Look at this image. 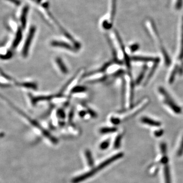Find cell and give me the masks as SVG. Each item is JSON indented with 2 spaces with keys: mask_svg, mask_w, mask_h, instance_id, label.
I'll return each instance as SVG.
<instances>
[{
  "mask_svg": "<svg viewBox=\"0 0 183 183\" xmlns=\"http://www.w3.org/2000/svg\"><path fill=\"white\" fill-rule=\"evenodd\" d=\"M182 4V0H177V9H180Z\"/></svg>",
  "mask_w": 183,
  "mask_h": 183,
  "instance_id": "cell-31",
  "label": "cell"
},
{
  "mask_svg": "<svg viewBox=\"0 0 183 183\" xmlns=\"http://www.w3.org/2000/svg\"><path fill=\"white\" fill-rule=\"evenodd\" d=\"M102 24L103 28L104 29V30H109L112 28V24H110V22L107 21H103Z\"/></svg>",
  "mask_w": 183,
  "mask_h": 183,
  "instance_id": "cell-21",
  "label": "cell"
},
{
  "mask_svg": "<svg viewBox=\"0 0 183 183\" xmlns=\"http://www.w3.org/2000/svg\"><path fill=\"white\" fill-rule=\"evenodd\" d=\"M163 133L164 131L163 130H159L155 131V132H154V135L156 137H160V136H161L163 134Z\"/></svg>",
  "mask_w": 183,
  "mask_h": 183,
  "instance_id": "cell-29",
  "label": "cell"
},
{
  "mask_svg": "<svg viewBox=\"0 0 183 183\" xmlns=\"http://www.w3.org/2000/svg\"><path fill=\"white\" fill-rule=\"evenodd\" d=\"M88 90L86 86L81 85H76L74 86L70 91V94L71 95H80L84 94Z\"/></svg>",
  "mask_w": 183,
  "mask_h": 183,
  "instance_id": "cell-10",
  "label": "cell"
},
{
  "mask_svg": "<svg viewBox=\"0 0 183 183\" xmlns=\"http://www.w3.org/2000/svg\"><path fill=\"white\" fill-rule=\"evenodd\" d=\"M55 63L58 70L60 71L61 73H62V74L66 75L68 73V68H67L66 65L64 61L62 60V59L60 57H57L55 59Z\"/></svg>",
  "mask_w": 183,
  "mask_h": 183,
  "instance_id": "cell-7",
  "label": "cell"
},
{
  "mask_svg": "<svg viewBox=\"0 0 183 183\" xmlns=\"http://www.w3.org/2000/svg\"><path fill=\"white\" fill-rule=\"evenodd\" d=\"M141 121L142 123L145 124L150 125L152 127H159L161 125V123L158 121H155L154 120L151 119L147 117H143L141 119Z\"/></svg>",
  "mask_w": 183,
  "mask_h": 183,
  "instance_id": "cell-13",
  "label": "cell"
},
{
  "mask_svg": "<svg viewBox=\"0 0 183 183\" xmlns=\"http://www.w3.org/2000/svg\"><path fill=\"white\" fill-rule=\"evenodd\" d=\"M29 10V7L28 6L24 7L22 9V13L21 14V22L22 28H25L27 24V15Z\"/></svg>",
  "mask_w": 183,
  "mask_h": 183,
  "instance_id": "cell-11",
  "label": "cell"
},
{
  "mask_svg": "<svg viewBox=\"0 0 183 183\" xmlns=\"http://www.w3.org/2000/svg\"><path fill=\"white\" fill-rule=\"evenodd\" d=\"M123 154L122 153L116 154V155H115V156H113L112 157L109 158L108 159L104 161V162H103L102 163L100 164L98 166H97L96 168H95L94 169L93 168L90 172L86 173L85 174H82V176H79L78 177H75L73 180V183H79V182H82V181H83L85 180H86V179H88L89 177H91V176H92L93 174L97 173L99 170L104 168V167H105V166H107L109 165L110 164L113 162L114 161H116L117 160L119 159L120 158H122L123 156Z\"/></svg>",
  "mask_w": 183,
  "mask_h": 183,
  "instance_id": "cell-1",
  "label": "cell"
},
{
  "mask_svg": "<svg viewBox=\"0 0 183 183\" xmlns=\"http://www.w3.org/2000/svg\"><path fill=\"white\" fill-rule=\"evenodd\" d=\"M17 82L9 75L6 74L0 69V86L3 88H9L13 85H17Z\"/></svg>",
  "mask_w": 183,
  "mask_h": 183,
  "instance_id": "cell-5",
  "label": "cell"
},
{
  "mask_svg": "<svg viewBox=\"0 0 183 183\" xmlns=\"http://www.w3.org/2000/svg\"><path fill=\"white\" fill-rule=\"evenodd\" d=\"M181 51L180 54V59H183V17L182 18V33H181Z\"/></svg>",
  "mask_w": 183,
  "mask_h": 183,
  "instance_id": "cell-19",
  "label": "cell"
},
{
  "mask_svg": "<svg viewBox=\"0 0 183 183\" xmlns=\"http://www.w3.org/2000/svg\"><path fill=\"white\" fill-rule=\"evenodd\" d=\"M147 69V67L144 66L143 67V70H142V71L140 72V74L139 75V76L137 78V79H136V85L140 84V82H142V80H143V78H144V74H145V72H146Z\"/></svg>",
  "mask_w": 183,
  "mask_h": 183,
  "instance_id": "cell-17",
  "label": "cell"
},
{
  "mask_svg": "<svg viewBox=\"0 0 183 183\" xmlns=\"http://www.w3.org/2000/svg\"><path fill=\"white\" fill-rule=\"evenodd\" d=\"M160 149H161V153L163 155H165L166 154L167 147L166 144L164 143H161L160 144Z\"/></svg>",
  "mask_w": 183,
  "mask_h": 183,
  "instance_id": "cell-24",
  "label": "cell"
},
{
  "mask_svg": "<svg viewBox=\"0 0 183 183\" xmlns=\"http://www.w3.org/2000/svg\"><path fill=\"white\" fill-rule=\"evenodd\" d=\"M131 59L133 61L142 62H153L154 63H159L160 62L159 58H158L142 57V56H133L131 57Z\"/></svg>",
  "mask_w": 183,
  "mask_h": 183,
  "instance_id": "cell-8",
  "label": "cell"
},
{
  "mask_svg": "<svg viewBox=\"0 0 183 183\" xmlns=\"http://www.w3.org/2000/svg\"><path fill=\"white\" fill-rule=\"evenodd\" d=\"M9 1L11 2V3H13L14 4L19 6L21 4V2L19 0H8Z\"/></svg>",
  "mask_w": 183,
  "mask_h": 183,
  "instance_id": "cell-30",
  "label": "cell"
},
{
  "mask_svg": "<svg viewBox=\"0 0 183 183\" xmlns=\"http://www.w3.org/2000/svg\"><path fill=\"white\" fill-rule=\"evenodd\" d=\"M177 67H176V68L174 69V70H173V71L172 72V74H171V75H170V80H169L170 83H173V81H174V78H175V76H176V74L177 73Z\"/></svg>",
  "mask_w": 183,
  "mask_h": 183,
  "instance_id": "cell-23",
  "label": "cell"
},
{
  "mask_svg": "<svg viewBox=\"0 0 183 183\" xmlns=\"http://www.w3.org/2000/svg\"><path fill=\"white\" fill-rule=\"evenodd\" d=\"M164 174L165 183H171V176L170 172V167L168 165H165L164 167Z\"/></svg>",
  "mask_w": 183,
  "mask_h": 183,
  "instance_id": "cell-15",
  "label": "cell"
},
{
  "mask_svg": "<svg viewBox=\"0 0 183 183\" xmlns=\"http://www.w3.org/2000/svg\"><path fill=\"white\" fill-rule=\"evenodd\" d=\"M168 162V158L166 155H163V156L161 158L160 163L165 165H167Z\"/></svg>",
  "mask_w": 183,
  "mask_h": 183,
  "instance_id": "cell-28",
  "label": "cell"
},
{
  "mask_svg": "<svg viewBox=\"0 0 183 183\" xmlns=\"http://www.w3.org/2000/svg\"><path fill=\"white\" fill-rule=\"evenodd\" d=\"M159 91L160 94L164 97V103L167 105L171 109L176 113H180L182 111V109L176 103L174 102L172 98L170 97V94L166 92L162 87H159Z\"/></svg>",
  "mask_w": 183,
  "mask_h": 183,
  "instance_id": "cell-3",
  "label": "cell"
},
{
  "mask_svg": "<svg viewBox=\"0 0 183 183\" xmlns=\"http://www.w3.org/2000/svg\"><path fill=\"white\" fill-rule=\"evenodd\" d=\"M158 63H154V65L152 67V69L151 70V71L150 72L148 76H147V78L146 79V82L147 83V82H149V80L153 76V75L154 74V73L155 72V70L156 69L157 67L158 66Z\"/></svg>",
  "mask_w": 183,
  "mask_h": 183,
  "instance_id": "cell-18",
  "label": "cell"
},
{
  "mask_svg": "<svg viewBox=\"0 0 183 183\" xmlns=\"http://www.w3.org/2000/svg\"><path fill=\"white\" fill-rule=\"evenodd\" d=\"M109 121L114 125H119L121 122V120L119 118L116 117V116H110L109 118Z\"/></svg>",
  "mask_w": 183,
  "mask_h": 183,
  "instance_id": "cell-20",
  "label": "cell"
},
{
  "mask_svg": "<svg viewBox=\"0 0 183 183\" xmlns=\"http://www.w3.org/2000/svg\"><path fill=\"white\" fill-rule=\"evenodd\" d=\"M35 32H36V28L35 26H32L29 30L28 34L27 36V38L25 39V42L24 43V46L22 48L21 55L24 58H26L28 55L29 50L31 45L32 40L35 36Z\"/></svg>",
  "mask_w": 183,
  "mask_h": 183,
  "instance_id": "cell-4",
  "label": "cell"
},
{
  "mask_svg": "<svg viewBox=\"0 0 183 183\" xmlns=\"http://www.w3.org/2000/svg\"><path fill=\"white\" fill-rule=\"evenodd\" d=\"M109 142L108 140H106V141L102 142L101 143L100 147L102 150H105V149H106L107 147H109Z\"/></svg>",
  "mask_w": 183,
  "mask_h": 183,
  "instance_id": "cell-26",
  "label": "cell"
},
{
  "mask_svg": "<svg viewBox=\"0 0 183 183\" xmlns=\"http://www.w3.org/2000/svg\"><path fill=\"white\" fill-rule=\"evenodd\" d=\"M51 46L54 48H61L66 49V51H71V52H76L78 50L76 49L73 45L67 43L66 42L62 41L53 40L51 42Z\"/></svg>",
  "mask_w": 183,
  "mask_h": 183,
  "instance_id": "cell-6",
  "label": "cell"
},
{
  "mask_svg": "<svg viewBox=\"0 0 183 183\" xmlns=\"http://www.w3.org/2000/svg\"><path fill=\"white\" fill-rule=\"evenodd\" d=\"M177 155L178 157L182 156V155H183V137L182 138L181 142L180 147H179V149L177 150Z\"/></svg>",
  "mask_w": 183,
  "mask_h": 183,
  "instance_id": "cell-22",
  "label": "cell"
},
{
  "mask_svg": "<svg viewBox=\"0 0 183 183\" xmlns=\"http://www.w3.org/2000/svg\"><path fill=\"white\" fill-rule=\"evenodd\" d=\"M112 9H111V12H110V17L109 18L110 21L109 22L112 25L113 21L115 18V15L116 13V0H112Z\"/></svg>",
  "mask_w": 183,
  "mask_h": 183,
  "instance_id": "cell-14",
  "label": "cell"
},
{
  "mask_svg": "<svg viewBox=\"0 0 183 183\" xmlns=\"http://www.w3.org/2000/svg\"><path fill=\"white\" fill-rule=\"evenodd\" d=\"M83 70H81L76 73V74L74 75L71 79L66 83L65 86L63 87L62 89H61L59 94L63 95H66L67 93L68 94H70V91L72 89L78 85V82L79 81V79L83 77Z\"/></svg>",
  "mask_w": 183,
  "mask_h": 183,
  "instance_id": "cell-2",
  "label": "cell"
},
{
  "mask_svg": "<svg viewBox=\"0 0 183 183\" xmlns=\"http://www.w3.org/2000/svg\"><path fill=\"white\" fill-rule=\"evenodd\" d=\"M22 38V30L21 28H18L17 30L16 35H15V38L14 39L13 42L12 44V48H15L18 46L20 44V42Z\"/></svg>",
  "mask_w": 183,
  "mask_h": 183,
  "instance_id": "cell-12",
  "label": "cell"
},
{
  "mask_svg": "<svg viewBox=\"0 0 183 183\" xmlns=\"http://www.w3.org/2000/svg\"><path fill=\"white\" fill-rule=\"evenodd\" d=\"M116 128L115 127H103L101 128L100 130V132L101 134H107L109 133L115 132L116 131Z\"/></svg>",
  "mask_w": 183,
  "mask_h": 183,
  "instance_id": "cell-16",
  "label": "cell"
},
{
  "mask_svg": "<svg viewBox=\"0 0 183 183\" xmlns=\"http://www.w3.org/2000/svg\"><path fill=\"white\" fill-rule=\"evenodd\" d=\"M121 140H122V136L119 135L117 136L115 142V147L116 148L120 147L121 144Z\"/></svg>",
  "mask_w": 183,
  "mask_h": 183,
  "instance_id": "cell-25",
  "label": "cell"
},
{
  "mask_svg": "<svg viewBox=\"0 0 183 183\" xmlns=\"http://www.w3.org/2000/svg\"><path fill=\"white\" fill-rule=\"evenodd\" d=\"M139 44H132L130 46V49L131 52H135L139 49Z\"/></svg>",
  "mask_w": 183,
  "mask_h": 183,
  "instance_id": "cell-27",
  "label": "cell"
},
{
  "mask_svg": "<svg viewBox=\"0 0 183 183\" xmlns=\"http://www.w3.org/2000/svg\"><path fill=\"white\" fill-rule=\"evenodd\" d=\"M16 86L25 88L27 89L32 90H36L38 89L37 83L33 82H17Z\"/></svg>",
  "mask_w": 183,
  "mask_h": 183,
  "instance_id": "cell-9",
  "label": "cell"
}]
</instances>
